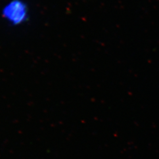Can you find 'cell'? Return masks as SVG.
Listing matches in <instances>:
<instances>
[{"label": "cell", "instance_id": "obj_1", "mask_svg": "<svg viewBox=\"0 0 159 159\" xmlns=\"http://www.w3.org/2000/svg\"><path fill=\"white\" fill-rule=\"evenodd\" d=\"M4 14L11 22L18 24L25 20L26 17L25 7L20 1H15L6 7Z\"/></svg>", "mask_w": 159, "mask_h": 159}]
</instances>
